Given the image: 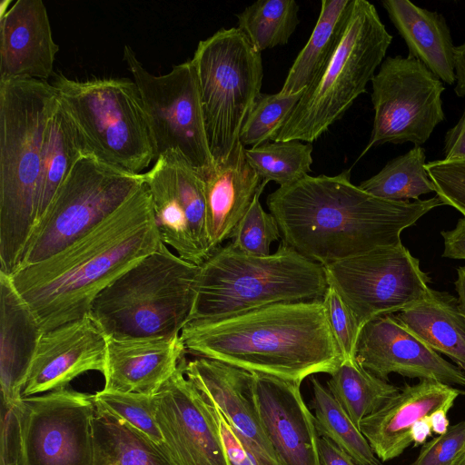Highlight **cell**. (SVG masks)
I'll return each instance as SVG.
<instances>
[{"mask_svg": "<svg viewBox=\"0 0 465 465\" xmlns=\"http://www.w3.org/2000/svg\"><path fill=\"white\" fill-rule=\"evenodd\" d=\"M266 203L282 242L322 266L401 244L403 230L443 205L437 195L414 202L378 198L351 182V169L308 174L271 193Z\"/></svg>", "mask_w": 465, "mask_h": 465, "instance_id": "1", "label": "cell"}, {"mask_svg": "<svg viewBox=\"0 0 465 465\" xmlns=\"http://www.w3.org/2000/svg\"><path fill=\"white\" fill-rule=\"evenodd\" d=\"M162 243L143 183L83 237L10 277L45 331L89 315L107 286Z\"/></svg>", "mask_w": 465, "mask_h": 465, "instance_id": "2", "label": "cell"}, {"mask_svg": "<svg viewBox=\"0 0 465 465\" xmlns=\"http://www.w3.org/2000/svg\"><path fill=\"white\" fill-rule=\"evenodd\" d=\"M186 353L250 372L301 383L331 374L343 356L322 300L282 302L238 315L188 322L181 331Z\"/></svg>", "mask_w": 465, "mask_h": 465, "instance_id": "3", "label": "cell"}, {"mask_svg": "<svg viewBox=\"0 0 465 465\" xmlns=\"http://www.w3.org/2000/svg\"><path fill=\"white\" fill-rule=\"evenodd\" d=\"M57 104L48 81L0 79V272L9 275L35 228L44 134Z\"/></svg>", "mask_w": 465, "mask_h": 465, "instance_id": "4", "label": "cell"}, {"mask_svg": "<svg viewBox=\"0 0 465 465\" xmlns=\"http://www.w3.org/2000/svg\"><path fill=\"white\" fill-rule=\"evenodd\" d=\"M199 266L188 322L223 319L275 303L322 300L329 286L322 264L283 242L266 256L247 254L228 243Z\"/></svg>", "mask_w": 465, "mask_h": 465, "instance_id": "5", "label": "cell"}, {"mask_svg": "<svg viewBox=\"0 0 465 465\" xmlns=\"http://www.w3.org/2000/svg\"><path fill=\"white\" fill-rule=\"evenodd\" d=\"M199 270L163 242L107 286L90 315L111 339L179 335L193 307Z\"/></svg>", "mask_w": 465, "mask_h": 465, "instance_id": "6", "label": "cell"}, {"mask_svg": "<svg viewBox=\"0 0 465 465\" xmlns=\"http://www.w3.org/2000/svg\"><path fill=\"white\" fill-rule=\"evenodd\" d=\"M392 42L376 7L351 0L340 41L323 71L308 87L270 141L312 143L341 118L381 66Z\"/></svg>", "mask_w": 465, "mask_h": 465, "instance_id": "7", "label": "cell"}, {"mask_svg": "<svg viewBox=\"0 0 465 465\" xmlns=\"http://www.w3.org/2000/svg\"><path fill=\"white\" fill-rule=\"evenodd\" d=\"M51 84L72 118L85 153L142 173L157 158L139 89L130 78L72 79L54 74Z\"/></svg>", "mask_w": 465, "mask_h": 465, "instance_id": "8", "label": "cell"}, {"mask_svg": "<svg viewBox=\"0 0 465 465\" xmlns=\"http://www.w3.org/2000/svg\"><path fill=\"white\" fill-rule=\"evenodd\" d=\"M3 409L1 465H95L93 394L67 386Z\"/></svg>", "mask_w": 465, "mask_h": 465, "instance_id": "9", "label": "cell"}, {"mask_svg": "<svg viewBox=\"0 0 465 465\" xmlns=\"http://www.w3.org/2000/svg\"><path fill=\"white\" fill-rule=\"evenodd\" d=\"M196 73L210 152L224 163L240 143L242 126L261 94L262 52L238 28H221L198 43Z\"/></svg>", "mask_w": 465, "mask_h": 465, "instance_id": "10", "label": "cell"}, {"mask_svg": "<svg viewBox=\"0 0 465 465\" xmlns=\"http://www.w3.org/2000/svg\"><path fill=\"white\" fill-rule=\"evenodd\" d=\"M144 182V173H131L83 153L34 229L19 267L45 260L83 237Z\"/></svg>", "mask_w": 465, "mask_h": 465, "instance_id": "11", "label": "cell"}, {"mask_svg": "<svg viewBox=\"0 0 465 465\" xmlns=\"http://www.w3.org/2000/svg\"><path fill=\"white\" fill-rule=\"evenodd\" d=\"M124 61L141 94L157 157L169 150L174 151L205 179L215 165L191 59L173 65L167 74L157 75L150 73L126 45Z\"/></svg>", "mask_w": 465, "mask_h": 465, "instance_id": "12", "label": "cell"}, {"mask_svg": "<svg viewBox=\"0 0 465 465\" xmlns=\"http://www.w3.org/2000/svg\"><path fill=\"white\" fill-rule=\"evenodd\" d=\"M371 82L373 125L356 162L371 148L384 143L410 142L421 146L444 121L443 82L419 60L388 56Z\"/></svg>", "mask_w": 465, "mask_h": 465, "instance_id": "13", "label": "cell"}, {"mask_svg": "<svg viewBox=\"0 0 465 465\" xmlns=\"http://www.w3.org/2000/svg\"><path fill=\"white\" fill-rule=\"evenodd\" d=\"M324 267L328 285L340 294L359 327L401 312L430 291V276L402 243L351 256Z\"/></svg>", "mask_w": 465, "mask_h": 465, "instance_id": "14", "label": "cell"}, {"mask_svg": "<svg viewBox=\"0 0 465 465\" xmlns=\"http://www.w3.org/2000/svg\"><path fill=\"white\" fill-rule=\"evenodd\" d=\"M144 176L162 242L180 258L201 265L212 253L204 179L172 150L158 156Z\"/></svg>", "mask_w": 465, "mask_h": 465, "instance_id": "15", "label": "cell"}, {"mask_svg": "<svg viewBox=\"0 0 465 465\" xmlns=\"http://www.w3.org/2000/svg\"><path fill=\"white\" fill-rule=\"evenodd\" d=\"M184 360L155 394L162 446L175 465H231L212 406L185 376Z\"/></svg>", "mask_w": 465, "mask_h": 465, "instance_id": "16", "label": "cell"}, {"mask_svg": "<svg viewBox=\"0 0 465 465\" xmlns=\"http://www.w3.org/2000/svg\"><path fill=\"white\" fill-rule=\"evenodd\" d=\"M355 359L386 381L391 373H397L420 381L465 386V372L406 330L393 314L378 316L361 328Z\"/></svg>", "mask_w": 465, "mask_h": 465, "instance_id": "17", "label": "cell"}, {"mask_svg": "<svg viewBox=\"0 0 465 465\" xmlns=\"http://www.w3.org/2000/svg\"><path fill=\"white\" fill-rule=\"evenodd\" d=\"M183 372L203 398L222 412L256 465H279L261 422L252 372L203 357L185 359Z\"/></svg>", "mask_w": 465, "mask_h": 465, "instance_id": "18", "label": "cell"}, {"mask_svg": "<svg viewBox=\"0 0 465 465\" xmlns=\"http://www.w3.org/2000/svg\"><path fill=\"white\" fill-rule=\"evenodd\" d=\"M107 341L90 314L44 331L22 396L67 387L87 371L104 373Z\"/></svg>", "mask_w": 465, "mask_h": 465, "instance_id": "19", "label": "cell"}, {"mask_svg": "<svg viewBox=\"0 0 465 465\" xmlns=\"http://www.w3.org/2000/svg\"><path fill=\"white\" fill-rule=\"evenodd\" d=\"M252 373L261 422L279 465H321L320 435L301 392V383Z\"/></svg>", "mask_w": 465, "mask_h": 465, "instance_id": "20", "label": "cell"}, {"mask_svg": "<svg viewBox=\"0 0 465 465\" xmlns=\"http://www.w3.org/2000/svg\"><path fill=\"white\" fill-rule=\"evenodd\" d=\"M465 391L439 381L422 380L405 386L381 409L364 418L360 430L382 462L399 457L412 444L414 425L438 410L450 411Z\"/></svg>", "mask_w": 465, "mask_h": 465, "instance_id": "21", "label": "cell"}, {"mask_svg": "<svg viewBox=\"0 0 465 465\" xmlns=\"http://www.w3.org/2000/svg\"><path fill=\"white\" fill-rule=\"evenodd\" d=\"M0 79L48 81L59 45L41 0H17L0 18Z\"/></svg>", "mask_w": 465, "mask_h": 465, "instance_id": "22", "label": "cell"}, {"mask_svg": "<svg viewBox=\"0 0 465 465\" xmlns=\"http://www.w3.org/2000/svg\"><path fill=\"white\" fill-rule=\"evenodd\" d=\"M186 353L181 334L152 339L108 338L104 389L156 394Z\"/></svg>", "mask_w": 465, "mask_h": 465, "instance_id": "23", "label": "cell"}, {"mask_svg": "<svg viewBox=\"0 0 465 465\" xmlns=\"http://www.w3.org/2000/svg\"><path fill=\"white\" fill-rule=\"evenodd\" d=\"M44 331L9 274L0 272V383L3 406L21 399Z\"/></svg>", "mask_w": 465, "mask_h": 465, "instance_id": "24", "label": "cell"}, {"mask_svg": "<svg viewBox=\"0 0 465 465\" xmlns=\"http://www.w3.org/2000/svg\"><path fill=\"white\" fill-rule=\"evenodd\" d=\"M239 143L229 158L204 179L206 225L212 252L231 239L262 182L246 159Z\"/></svg>", "mask_w": 465, "mask_h": 465, "instance_id": "25", "label": "cell"}, {"mask_svg": "<svg viewBox=\"0 0 465 465\" xmlns=\"http://www.w3.org/2000/svg\"><path fill=\"white\" fill-rule=\"evenodd\" d=\"M381 5L405 42L408 57L419 60L441 82L452 85L455 46L445 17L409 0H383Z\"/></svg>", "mask_w": 465, "mask_h": 465, "instance_id": "26", "label": "cell"}, {"mask_svg": "<svg viewBox=\"0 0 465 465\" xmlns=\"http://www.w3.org/2000/svg\"><path fill=\"white\" fill-rule=\"evenodd\" d=\"M396 321L436 352L465 372V320L457 299L430 289L418 303L394 315Z\"/></svg>", "mask_w": 465, "mask_h": 465, "instance_id": "27", "label": "cell"}, {"mask_svg": "<svg viewBox=\"0 0 465 465\" xmlns=\"http://www.w3.org/2000/svg\"><path fill=\"white\" fill-rule=\"evenodd\" d=\"M83 153H85V150L81 136L58 99L44 134L35 228L45 215L58 188Z\"/></svg>", "mask_w": 465, "mask_h": 465, "instance_id": "28", "label": "cell"}, {"mask_svg": "<svg viewBox=\"0 0 465 465\" xmlns=\"http://www.w3.org/2000/svg\"><path fill=\"white\" fill-rule=\"evenodd\" d=\"M351 1H322L313 31L290 68L281 94L303 92L320 76L340 41Z\"/></svg>", "mask_w": 465, "mask_h": 465, "instance_id": "29", "label": "cell"}, {"mask_svg": "<svg viewBox=\"0 0 465 465\" xmlns=\"http://www.w3.org/2000/svg\"><path fill=\"white\" fill-rule=\"evenodd\" d=\"M95 465H175L162 445L96 411Z\"/></svg>", "mask_w": 465, "mask_h": 465, "instance_id": "30", "label": "cell"}, {"mask_svg": "<svg viewBox=\"0 0 465 465\" xmlns=\"http://www.w3.org/2000/svg\"><path fill=\"white\" fill-rule=\"evenodd\" d=\"M326 384L358 429L364 418L381 409L401 390L364 369L356 359L343 360L330 374Z\"/></svg>", "mask_w": 465, "mask_h": 465, "instance_id": "31", "label": "cell"}, {"mask_svg": "<svg viewBox=\"0 0 465 465\" xmlns=\"http://www.w3.org/2000/svg\"><path fill=\"white\" fill-rule=\"evenodd\" d=\"M311 409L318 434L347 452L358 465H375L378 458L369 442L327 387L311 377Z\"/></svg>", "mask_w": 465, "mask_h": 465, "instance_id": "32", "label": "cell"}, {"mask_svg": "<svg viewBox=\"0 0 465 465\" xmlns=\"http://www.w3.org/2000/svg\"><path fill=\"white\" fill-rule=\"evenodd\" d=\"M425 164V149L414 146L406 153L390 160L378 173L361 182L359 187L384 200H420V195L435 192Z\"/></svg>", "mask_w": 465, "mask_h": 465, "instance_id": "33", "label": "cell"}, {"mask_svg": "<svg viewBox=\"0 0 465 465\" xmlns=\"http://www.w3.org/2000/svg\"><path fill=\"white\" fill-rule=\"evenodd\" d=\"M294 0H259L236 15L238 28L260 52L286 45L300 23Z\"/></svg>", "mask_w": 465, "mask_h": 465, "instance_id": "34", "label": "cell"}, {"mask_svg": "<svg viewBox=\"0 0 465 465\" xmlns=\"http://www.w3.org/2000/svg\"><path fill=\"white\" fill-rule=\"evenodd\" d=\"M245 156L262 182L289 185L312 171V145L299 140L267 141L245 148Z\"/></svg>", "mask_w": 465, "mask_h": 465, "instance_id": "35", "label": "cell"}, {"mask_svg": "<svg viewBox=\"0 0 465 465\" xmlns=\"http://www.w3.org/2000/svg\"><path fill=\"white\" fill-rule=\"evenodd\" d=\"M93 398L98 413L130 426L156 444H163L155 419V394L103 389L93 394Z\"/></svg>", "mask_w": 465, "mask_h": 465, "instance_id": "36", "label": "cell"}, {"mask_svg": "<svg viewBox=\"0 0 465 465\" xmlns=\"http://www.w3.org/2000/svg\"><path fill=\"white\" fill-rule=\"evenodd\" d=\"M303 92L295 94H260L240 134V143L257 146L270 141L273 133L292 112Z\"/></svg>", "mask_w": 465, "mask_h": 465, "instance_id": "37", "label": "cell"}, {"mask_svg": "<svg viewBox=\"0 0 465 465\" xmlns=\"http://www.w3.org/2000/svg\"><path fill=\"white\" fill-rule=\"evenodd\" d=\"M264 188L255 194L244 215L237 223L231 237V244L240 252L255 256L271 254V244L281 239L274 217L266 213L260 202Z\"/></svg>", "mask_w": 465, "mask_h": 465, "instance_id": "38", "label": "cell"}, {"mask_svg": "<svg viewBox=\"0 0 465 465\" xmlns=\"http://www.w3.org/2000/svg\"><path fill=\"white\" fill-rule=\"evenodd\" d=\"M425 169L443 205L465 217V160H434L426 163Z\"/></svg>", "mask_w": 465, "mask_h": 465, "instance_id": "39", "label": "cell"}, {"mask_svg": "<svg viewBox=\"0 0 465 465\" xmlns=\"http://www.w3.org/2000/svg\"><path fill=\"white\" fill-rule=\"evenodd\" d=\"M322 304L327 322L343 360H354L361 328L353 313L331 286H328L322 298Z\"/></svg>", "mask_w": 465, "mask_h": 465, "instance_id": "40", "label": "cell"}, {"mask_svg": "<svg viewBox=\"0 0 465 465\" xmlns=\"http://www.w3.org/2000/svg\"><path fill=\"white\" fill-rule=\"evenodd\" d=\"M465 453V420L426 441L411 465H454Z\"/></svg>", "mask_w": 465, "mask_h": 465, "instance_id": "41", "label": "cell"}, {"mask_svg": "<svg viewBox=\"0 0 465 465\" xmlns=\"http://www.w3.org/2000/svg\"><path fill=\"white\" fill-rule=\"evenodd\" d=\"M210 403V402H209ZM231 465H256L241 440L216 406L210 403Z\"/></svg>", "mask_w": 465, "mask_h": 465, "instance_id": "42", "label": "cell"}, {"mask_svg": "<svg viewBox=\"0 0 465 465\" xmlns=\"http://www.w3.org/2000/svg\"><path fill=\"white\" fill-rule=\"evenodd\" d=\"M445 160H465V110L458 123L444 136Z\"/></svg>", "mask_w": 465, "mask_h": 465, "instance_id": "43", "label": "cell"}, {"mask_svg": "<svg viewBox=\"0 0 465 465\" xmlns=\"http://www.w3.org/2000/svg\"><path fill=\"white\" fill-rule=\"evenodd\" d=\"M442 256L449 259L465 260V217L458 220L452 230L442 231Z\"/></svg>", "mask_w": 465, "mask_h": 465, "instance_id": "44", "label": "cell"}, {"mask_svg": "<svg viewBox=\"0 0 465 465\" xmlns=\"http://www.w3.org/2000/svg\"><path fill=\"white\" fill-rule=\"evenodd\" d=\"M318 451L321 465H358L347 452L325 437L320 436Z\"/></svg>", "mask_w": 465, "mask_h": 465, "instance_id": "45", "label": "cell"}, {"mask_svg": "<svg viewBox=\"0 0 465 465\" xmlns=\"http://www.w3.org/2000/svg\"><path fill=\"white\" fill-rule=\"evenodd\" d=\"M454 73L455 87L457 96H465V43L455 46L454 49Z\"/></svg>", "mask_w": 465, "mask_h": 465, "instance_id": "46", "label": "cell"}, {"mask_svg": "<svg viewBox=\"0 0 465 465\" xmlns=\"http://www.w3.org/2000/svg\"><path fill=\"white\" fill-rule=\"evenodd\" d=\"M429 417H425L418 421L411 430V437L414 446L423 445L428 437L431 436L432 429L429 420Z\"/></svg>", "mask_w": 465, "mask_h": 465, "instance_id": "47", "label": "cell"}, {"mask_svg": "<svg viewBox=\"0 0 465 465\" xmlns=\"http://www.w3.org/2000/svg\"><path fill=\"white\" fill-rule=\"evenodd\" d=\"M454 285L458 294V310L465 320V266L457 269V279Z\"/></svg>", "mask_w": 465, "mask_h": 465, "instance_id": "48", "label": "cell"}, {"mask_svg": "<svg viewBox=\"0 0 465 465\" xmlns=\"http://www.w3.org/2000/svg\"><path fill=\"white\" fill-rule=\"evenodd\" d=\"M447 410H438L431 413L429 417V420L432 429V432L440 435L447 431L450 424L447 418Z\"/></svg>", "mask_w": 465, "mask_h": 465, "instance_id": "49", "label": "cell"}, {"mask_svg": "<svg viewBox=\"0 0 465 465\" xmlns=\"http://www.w3.org/2000/svg\"><path fill=\"white\" fill-rule=\"evenodd\" d=\"M454 465H465V453L457 460Z\"/></svg>", "mask_w": 465, "mask_h": 465, "instance_id": "50", "label": "cell"}, {"mask_svg": "<svg viewBox=\"0 0 465 465\" xmlns=\"http://www.w3.org/2000/svg\"><path fill=\"white\" fill-rule=\"evenodd\" d=\"M375 465H380V464L378 463V464H375Z\"/></svg>", "mask_w": 465, "mask_h": 465, "instance_id": "51", "label": "cell"}]
</instances>
